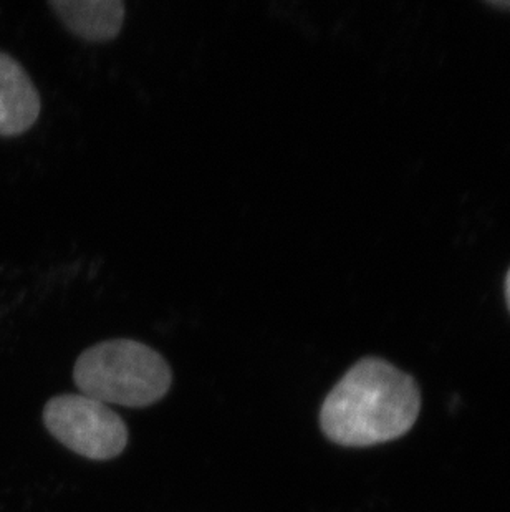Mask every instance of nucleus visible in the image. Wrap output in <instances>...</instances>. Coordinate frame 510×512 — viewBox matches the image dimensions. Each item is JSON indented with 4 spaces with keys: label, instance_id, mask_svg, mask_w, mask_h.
<instances>
[{
    "label": "nucleus",
    "instance_id": "1",
    "mask_svg": "<svg viewBox=\"0 0 510 512\" xmlns=\"http://www.w3.org/2000/svg\"><path fill=\"white\" fill-rule=\"evenodd\" d=\"M421 403V388L411 375L383 358L365 357L328 393L320 426L335 445H383L413 430Z\"/></svg>",
    "mask_w": 510,
    "mask_h": 512
},
{
    "label": "nucleus",
    "instance_id": "2",
    "mask_svg": "<svg viewBox=\"0 0 510 512\" xmlns=\"http://www.w3.org/2000/svg\"><path fill=\"white\" fill-rule=\"evenodd\" d=\"M85 397L105 405H153L168 393L173 373L156 350L136 340H106L87 348L73 368Z\"/></svg>",
    "mask_w": 510,
    "mask_h": 512
},
{
    "label": "nucleus",
    "instance_id": "3",
    "mask_svg": "<svg viewBox=\"0 0 510 512\" xmlns=\"http://www.w3.org/2000/svg\"><path fill=\"white\" fill-rule=\"evenodd\" d=\"M44 421L52 436L85 458H116L128 443V430L120 416L82 393L53 397L45 405Z\"/></svg>",
    "mask_w": 510,
    "mask_h": 512
},
{
    "label": "nucleus",
    "instance_id": "4",
    "mask_svg": "<svg viewBox=\"0 0 510 512\" xmlns=\"http://www.w3.org/2000/svg\"><path fill=\"white\" fill-rule=\"evenodd\" d=\"M42 100L29 73L0 50V136L24 135L39 120Z\"/></svg>",
    "mask_w": 510,
    "mask_h": 512
},
{
    "label": "nucleus",
    "instance_id": "5",
    "mask_svg": "<svg viewBox=\"0 0 510 512\" xmlns=\"http://www.w3.org/2000/svg\"><path fill=\"white\" fill-rule=\"evenodd\" d=\"M58 19L73 35L87 42H108L125 22L121 0H50Z\"/></svg>",
    "mask_w": 510,
    "mask_h": 512
},
{
    "label": "nucleus",
    "instance_id": "6",
    "mask_svg": "<svg viewBox=\"0 0 510 512\" xmlns=\"http://www.w3.org/2000/svg\"><path fill=\"white\" fill-rule=\"evenodd\" d=\"M506 297H507V304H509V309H510V269H509V272H507V277H506Z\"/></svg>",
    "mask_w": 510,
    "mask_h": 512
},
{
    "label": "nucleus",
    "instance_id": "7",
    "mask_svg": "<svg viewBox=\"0 0 510 512\" xmlns=\"http://www.w3.org/2000/svg\"><path fill=\"white\" fill-rule=\"evenodd\" d=\"M491 4L497 5V7H504V9H510V0H504V2H499V0H494Z\"/></svg>",
    "mask_w": 510,
    "mask_h": 512
}]
</instances>
